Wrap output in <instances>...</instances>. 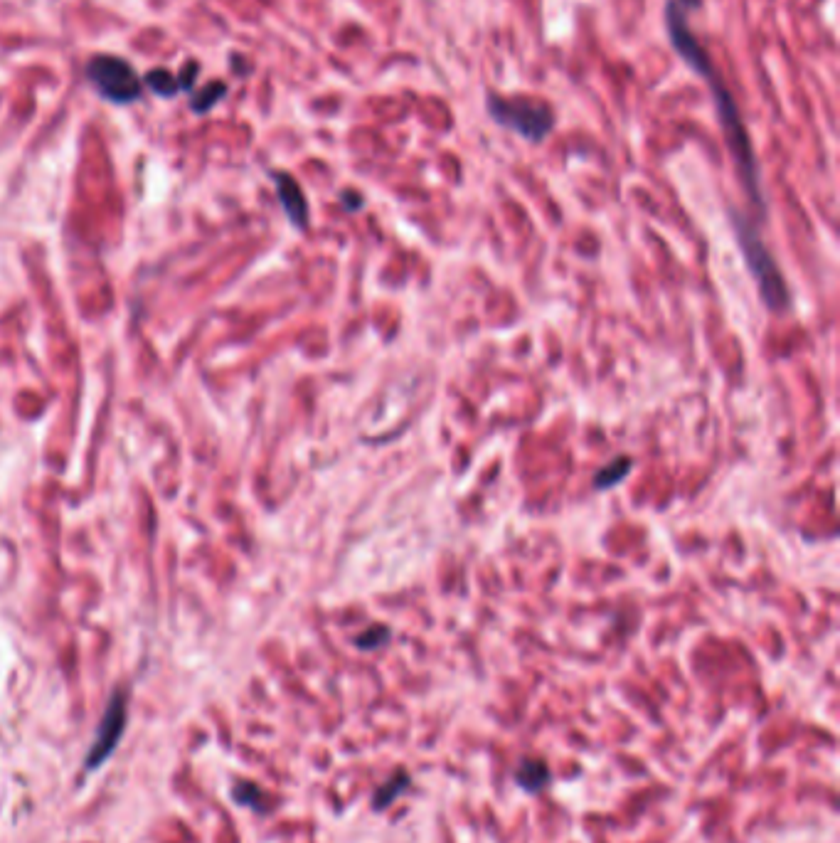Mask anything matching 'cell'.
I'll use <instances>...</instances> for the list:
<instances>
[{"label":"cell","mask_w":840,"mask_h":843,"mask_svg":"<svg viewBox=\"0 0 840 843\" xmlns=\"http://www.w3.org/2000/svg\"><path fill=\"white\" fill-rule=\"evenodd\" d=\"M700 79H705L707 87H710L712 102H715L717 119H720L722 136H725L727 148H730L732 158H735L737 173H740V180L747 190V198L752 200V205L759 212L767 210V203H764V190H762V176H759V163L757 156H754L752 141H749L747 126H744V119L740 114V106H737L735 97H732L730 87L725 84V79L720 77L712 65V60L707 57L703 65H698L693 70Z\"/></svg>","instance_id":"cell-1"},{"label":"cell","mask_w":840,"mask_h":843,"mask_svg":"<svg viewBox=\"0 0 840 843\" xmlns=\"http://www.w3.org/2000/svg\"><path fill=\"white\" fill-rule=\"evenodd\" d=\"M730 217H732V230H735L737 245H740V252H742L744 262H747L749 274H752L759 286V296L764 299L767 309L781 314V311L789 309L791 294H789V284H786L779 264H776L772 252H769V247L764 245L757 227L749 225L747 217L735 210H730Z\"/></svg>","instance_id":"cell-2"},{"label":"cell","mask_w":840,"mask_h":843,"mask_svg":"<svg viewBox=\"0 0 840 843\" xmlns=\"http://www.w3.org/2000/svg\"><path fill=\"white\" fill-rule=\"evenodd\" d=\"M486 109L498 126L523 136L530 143H542L555 129V111L550 104L538 102V99L491 94L486 99Z\"/></svg>","instance_id":"cell-3"},{"label":"cell","mask_w":840,"mask_h":843,"mask_svg":"<svg viewBox=\"0 0 840 843\" xmlns=\"http://www.w3.org/2000/svg\"><path fill=\"white\" fill-rule=\"evenodd\" d=\"M99 97L111 104H134L141 99L143 84L131 62L116 55H94L84 67Z\"/></svg>","instance_id":"cell-4"},{"label":"cell","mask_w":840,"mask_h":843,"mask_svg":"<svg viewBox=\"0 0 840 843\" xmlns=\"http://www.w3.org/2000/svg\"><path fill=\"white\" fill-rule=\"evenodd\" d=\"M126 723H129V693H126V688H116L114 696L106 703L104 715H101L92 747L84 757V772L92 774L106 765V760L114 755L121 738H124Z\"/></svg>","instance_id":"cell-5"},{"label":"cell","mask_w":840,"mask_h":843,"mask_svg":"<svg viewBox=\"0 0 840 843\" xmlns=\"http://www.w3.org/2000/svg\"><path fill=\"white\" fill-rule=\"evenodd\" d=\"M271 178H274L276 183V195H279V203L281 208H284L286 217H289L291 225L296 227V230H306L308 227V200L306 195H303L301 185L296 183L294 176H289V173H271Z\"/></svg>","instance_id":"cell-6"},{"label":"cell","mask_w":840,"mask_h":843,"mask_svg":"<svg viewBox=\"0 0 840 843\" xmlns=\"http://www.w3.org/2000/svg\"><path fill=\"white\" fill-rule=\"evenodd\" d=\"M550 767L542 757H523L515 767V784L528 794H538L550 784Z\"/></svg>","instance_id":"cell-7"},{"label":"cell","mask_w":840,"mask_h":843,"mask_svg":"<svg viewBox=\"0 0 840 843\" xmlns=\"http://www.w3.org/2000/svg\"><path fill=\"white\" fill-rule=\"evenodd\" d=\"M409 784H412V774L404 770L392 772V777L385 779V782L375 789V794H372V809L375 811L390 809L392 804H395L397 799L407 792Z\"/></svg>","instance_id":"cell-8"},{"label":"cell","mask_w":840,"mask_h":843,"mask_svg":"<svg viewBox=\"0 0 840 843\" xmlns=\"http://www.w3.org/2000/svg\"><path fill=\"white\" fill-rule=\"evenodd\" d=\"M232 799L239 804V807H247L259 811V814H267L269 811V799L257 784L252 782H237L235 789H232Z\"/></svg>","instance_id":"cell-9"},{"label":"cell","mask_w":840,"mask_h":843,"mask_svg":"<svg viewBox=\"0 0 840 843\" xmlns=\"http://www.w3.org/2000/svg\"><path fill=\"white\" fill-rule=\"evenodd\" d=\"M227 94V84L225 82H210L205 84V87L200 89V92H195V97L190 99V109L195 111V114H207V111H212V106L220 104V99Z\"/></svg>","instance_id":"cell-10"},{"label":"cell","mask_w":840,"mask_h":843,"mask_svg":"<svg viewBox=\"0 0 840 843\" xmlns=\"http://www.w3.org/2000/svg\"><path fill=\"white\" fill-rule=\"evenodd\" d=\"M631 471V459L629 457H619L616 461H611L606 469L599 471L597 476H594V489H611V486H616L619 481H624V476Z\"/></svg>","instance_id":"cell-11"},{"label":"cell","mask_w":840,"mask_h":843,"mask_svg":"<svg viewBox=\"0 0 840 843\" xmlns=\"http://www.w3.org/2000/svg\"><path fill=\"white\" fill-rule=\"evenodd\" d=\"M146 87L158 97H175L180 92L178 77H173L168 70H151L146 74Z\"/></svg>","instance_id":"cell-12"},{"label":"cell","mask_w":840,"mask_h":843,"mask_svg":"<svg viewBox=\"0 0 840 843\" xmlns=\"http://www.w3.org/2000/svg\"><path fill=\"white\" fill-rule=\"evenodd\" d=\"M387 641H390V629L387 627H372L370 632H363L355 639V646L363 651H372V649H380V646H385Z\"/></svg>","instance_id":"cell-13"},{"label":"cell","mask_w":840,"mask_h":843,"mask_svg":"<svg viewBox=\"0 0 840 843\" xmlns=\"http://www.w3.org/2000/svg\"><path fill=\"white\" fill-rule=\"evenodd\" d=\"M198 74H200V65L198 62H185V67H183V72H180V77H178V87H180V92H188V89H193V84H195V79H198Z\"/></svg>","instance_id":"cell-14"},{"label":"cell","mask_w":840,"mask_h":843,"mask_svg":"<svg viewBox=\"0 0 840 843\" xmlns=\"http://www.w3.org/2000/svg\"><path fill=\"white\" fill-rule=\"evenodd\" d=\"M678 3H680V8L688 13V10H698L700 5H703V0H678Z\"/></svg>","instance_id":"cell-15"}]
</instances>
